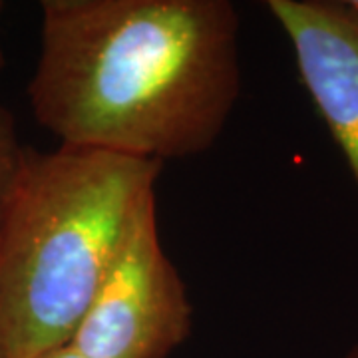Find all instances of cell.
I'll list each match as a JSON object with an SVG mask.
<instances>
[{
    "label": "cell",
    "instance_id": "2",
    "mask_svg": "<svg viewBox=\"0 0 358 358\" xmlns=\"http://www.w3.org/2000/svg\"><path fill=\"white\" fill-rule=\"evenodd\" d=\"M162 166L86 148H26L0 237V358L70 345Z\"/></svg>",
    "mask_w": 358,
    "mask_h": 358
},
{
    "label": "cell",
    "instance_id": "7",
    "mask_svg": "<svg viewBox=\"0 0 358 358\" xmlns=\"http://www.w3.org/2000/svg\"><path fill=\"white\" fill-rule=\"evenodd\" d=\"M343 358H358V336L357 341L352 343V345L348 346V350L345 352V357Z\"/></svg>",
    "mask_w": 358,
    "mask_h": 358
},
{
    "label": "cell",
    "instance_id": "4",
    "mask_svg": "<svg viewBox=\"0 0 358 358\" xmlns=\"http://www.w3.org/2000/svg\"><path fill=\"white\" fill-rule=\"evenodd\" d=\"M265 6L358 185V0H268Z\"/></svg>",
    "mask_w": 358,
    "mask_h": 358
},
{
    "label": "cell",
    "instance_id": "9",
    "mask_svg": "<svg viewBox=\"0 0 358 358\" xmlns=\"http://www.w3.org/2000/svg\"><path fill=\"white\" fill-rule=\"evenodd\" d=\"M2 10H4V4L0 2V14H2Z\"/></svg>",
    "mask_w": 358,
    "mask_h": 358
},
{
    "label": "cell",
    "instance_id": "5",
    "mask_svg": "<svg viewBox=\"0 0 358 358\" xmlns=\"http://www.w3.org/2000/svg\"><path fill=\"white\" fill-rule=\"evenodd\" d=\"M24 150L26 145L20 143L14 115L0 103V237Z\"/></svg>",
    "mask_w": 358,
    "mask_h": 358
},
{
    "label": "cell",
    "instance_id": "8",
    "mask_svg": "<svg viewBox=\"0 0 358 358\" xmlns=\"http://www.w3.org/2000/svg\"><path fill=\"white\" fill-rule=\"evenodd\" d=\"M2 66H4V54L0 50V70H2Z\"/></svg>",
    "mask_w": 358,
    "mask_h": 358
},
{
    "label": "cell",
    "instance_id": "1",
    "mask_svg": "<svg viewBox=\"0 0 358 358\" xmlns=\"http://www.w3.org/2000/svg\"><path fill=\"white\" fill-rule=\"evenodd\" d=\"M241 76L229 0H42L26 94L60 145L164 164L217 143Z\"/></svg>",
    "mask_w": 358,
    "mask_h": 358
},
{
    "label": "cell",
    "instance_id": "6",
    "mask_svg": "<svg viewBox=\"0 0 358 358\" xmlns=\"http://www.w3.org/2000/svg\"><path fill=\"white\" fill-rule=\"evenodd\" d=\"M42 358H84L78 350H74L72 346H62V348H58V350H54L50 355H46V357Z\"/></svg>",
    "mask_w": 358,
    "mask_h": 358
},
{
    "label": "cell",
    "instance_id": "3",
    "mask_svg": "<svg viewBox=\"0 0 358 358\" xmlns=\"http://www.w3.org/2000/svg\"><path fill=\"white\" fill-rule=\"evenodd\" d=\"M192 329L193 305L162 243L154 192L134 213L68 346L84 358H169Z\"/></svg>",
    "mask_w": 358,
    "mask_h": 358
}]
</instances>
